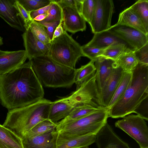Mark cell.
Here are the masks:
<instances>
[{"label":"cell","instance_id":"cell-23","mask_svg":"<svg viewBox=\"0 0 148 148\" xmlns=\"http://www.w3.org/2000/svg\"><path fill=\"white\" fill-rule=\"evenodd\" d=\"M103 107H97L89 104H81L74 108L66 116L57 123L63 124L77 120Z\"/></svg>","mask_w":148,"mask_h":148},{"label":"cell","instance_id":"cell-26","mask_svg":"<svg viewBox=\"0 0 148 148\" xmlns=\"http://www.w3.org/2000/svg\"><path fill=\"white\" fill-rule=\"evenodd\" d=\"M57 124L49 119H46L37 124L23 137H33L43 134L56 129Z\"/></svg>","mask_w":148,"mask_h":148},{"label":"cell","instance_id":"cell-10","mask_svg":"<svg viewBox=\"0 0 148 148\" xmlns=\"http://www.w3.org/2000/svg\"><path fill=\"white\" fill-rule=\"evenodd\" d=\"M108 30L121 38L134 51L148 43V35L132 27L113 25Z\"/></svg>","mask_w":148,"mask_h":148},{"label":"cell","instance_id":"cell-16","mask_svg":"<svg viewBox=\"0 0 148 148\" xmlns=\"http://www.w3.org/2000/svg\"><path fill=\"white\" fill-rule=\"evenodd\" d=\"M115 63L114 60L102 56L98 57L94 60L98 99L104 85L112 73Z\"/></svg>","mask_w":148,"mask_h":148},{"label":"cell","instance_id":"cell-1","mask_svg":"<svg viewBox=\"0 0 148 148\" xmlns=\"http://www.w3.org/2000/svg\"><path fill=\"white\" fill-rule=\"evenodd\" d=\"M44 95L30 60L0 75V101L9 110L34 103L43 98Z\"/></svg>","mask_w":148,"mask_h":148},{"label":"cell","instance_id":"cell-9","mask_svg":"<svg viewBox=\"0 0 148 148\" xmlns=\"http://www.w3.org/2000/svg\"><path fill=\"white\" fill-rule=\"evenodd\" d=\"M95 1L94 12L89 24L94 34L109 29L111 26L114 9L112 0H95Z\"/></svg>","mask_w":148,"mask_h":148},{"label":"cell","instance_id":"cell-17","mask_svg":"<svg viewBox=\"0 0 148 148\" xmlns=\"http://www.w3.org/2000/svg\"><path fill=\"white\" fill-rule=\"evenodd\" d=\"M14 0H0V17L11 27L24 32L25 29L14 5Z\"/></svg>","mask_w":148,"mask_h":148},{"label":"cell","instance_id":"cell-7","mask_svg":"<svg viewBox=\"0 0 148 148\" xmlns=\"http://www.w3.org/2000/svg\"><path fill=\"white\" fill-rule=\"evenodd\" d=\"M53 60L66 66L75 68L76 63L84 57L81 46L67 32L51 41L47 54Z\"/></svg>","mask_w":148,"mask_h":148},{"label":"cell","instance_id":"cell-33","mask_svg":"<svg viewBox=\"0 0 148 148\" xmlns=\"http://www.w3.org/2000/svg\"><path fill=\"white\" fill-rule=\"evenodd\" d=\"M29 12L35 11L49 5L52 0H18Z\"/></svg>","mask_w":148,"mask_h":148},{"label":"cell","instance_id":"cell-4","mask_svg":"<svg viewBox=\"0 0 148 148\" xmlns=\"http://www.w3.org/2000/svg\"><path fill=\"white\" fill-rule=\"evenodd\" d=\"M84 104L101 107L98 104L95 73L69 95L52 102L48 119L57 123L66 116L74 108Z\"/></svg>","mask_w":148,"mask_h":148},{"label":"cell","instance_id":"cell-25","mask_svg":"<svg viewBox=\"0 0 148 148\" xmlns=\"http://www.w3.org/2000/svg\"><path fill=\"white\" fill-rule=\"evenodd\" d=\"M133 72H124L107 107L109 109L123 95L132 78Z\"/></svg>","mask_w":148,"mask_h":148},{"label":"cell","instance_id":"cell-27","mask_svg":"<svg viewBox=\"0 0 148 148\" xmlns=\"http://www.w3.org/2000/svg\"><path fill=\"white\" fill-rule=\"evenodd\" d=\"M94 63V61L90 60L86 64L76 69L75 83L77 85V88L95 73L96 68Z\"/></svg>","mask_w":148,"mask_h":148},{"label":"cell","instance_id":"cell-13","mask_svg":"<svg viewBox=\"0 0 148 148\" xmlns=\"http://www.w3.org/2000/svg\"><path fill=\"white\" fill-rule=\"evenodd\" d=\"M124 73L123 70L115 63L112 73L99 96L98 103L99 106L107 107Z\"/></svg>","mask_w":148,"mask_h":148},{"label":"cell","instance_id":"cell-14","mask_svg":"<svg viewBox=\"0 0 148 148\" xmlns=\"http://www.w3.org/2000/svg\"><path fill=\"white\" fill-rule=\"evenodd\" d=\"M22 36L27 58L29 60L47 54L50 44H45L39 40L29 27L25 29Z\"/></svg>","mask_w":148,"mask_h":148},{"label":"cell","instance_id":"cell-22","mask_svg":"<svg viewBox=\"0 0 148 148\" xmlns=\"http://www.w3.org/2000/svg\"><path fill=\"white\" fill-rule=\"evenodd\" d=\"M0 148H23L22 138L0 124Z\"/></svg>","mask_w":148,"mask_h":148},{"label":"cell","instance_id":"cell-15","mask_svg":"<svg viewBox=\"0 0 148 148\" xmlns=\"http://www.w3.org/2000/svg\"><path fill=\"white\" fill-rule=\"evenodd\" d=\"M27 58L25 50L13 51L0 49V75L10 72L21 66Z\"/></svg>","mask_w":148,"mask_h":148},{"label":"cell","instance_id":"cell-5","mask_svg":"<svg viewBox=\"0 0 148 148\" xmlns=\"http://www.w3.org/2000/svg\"><path fill=\"white\" fill-rule=\"evenodd\" d=\"M30 61L36 75L44 86L69 87L75 83L76 69L62 65L47 55L34 58Z\"/></svg>","mask_w":148,"mask_h":148},{"label":"cell","instance_id":"cell-41","mask_svg":"<svg viewBox=\"0 0 148 148\" xmlns=\"http://www.w3.org/2000/svg\"><path fill=\"white\" fill-rule=\"evenodd\" d=\"M47 12L45 14L39 15L36 16L34 19V20L40 22L44 20L47 16Z\"/></svg>","mask_w":148,"mask_h":148},{"label":"cell","instance_id":"cell-35","mask_svg":"<svg viewBox=\"0 0 148 148\" xmlns=\"http://www.w3.org/2000/svg\"><path fill=\"white\" fill-rule=\"evenodd\" d=\"M14 5L17 10L21 18L23 21L25 29L28 27L29 24L33 20L30 16L29 12L26 10L18 0H14Z\"/></svg>","mask_w":148,"mask_h":148},{"label":"cell","instance_id":"cell-3","mask_svg":"<svg viewBox=\"0 0 148 148\" xmlns=\"http://www.w3.org/2000/svg\"><path fill=\"white\" fill-rule=\"evenodd\" d=\"M51 103L43 98L29 105L9 110L3 125L22 138L37 124L48 119Z\"/></svg>","mask_w":148,"mask_h":148},{"label":"cell","instance_id":"cell-30","mask_svg":"<svg viewBox=\"0 0 148 148\" xmlns=\"http://www.w3.org/2000/svg\"><path fill=\"white\" fill-rule=\"evenodd\" d=\"M95 5V0H79V12L86 22L89 24L93 17Z\"/></svg>","mask_w":148,"mask_h":148},{"label":"cell","instance_id":"cell-19","mask_svg":"<svg viewBox=\"0 0 148 148\" xmlns=\"http://www.w3.org/2000/svg\"><path fill=\"white\" fill-rule=\"evenodd\" d=\"M120 43L126 44L132 49L121 38L108 30L94 34L92 39L86 45L105 49L110 46Z\"/></svg>","mask_w":148,"mask_h":148},{"label":"cell","instance_id":"cell-38","mask_svg":"<svg viewBox=\"0 0 148 148\" xmlns=\"http://www.w3.org/2000/svg\"><path fill=\"white\" fill-rule=\"evenodd\" d=\"M62 8L65 6L78 7L79 0H54Z\"/></svg>","mask_w":148,"mask_h":148},{"label":"cell","instance_id":"cell-21","mask_svg":"<svg viewBox=\"0 0 148 148\" xmlns=\"http://www.w3.org/2000/svg\"><path fill=\"white\" fill-rule=\"evenodd\" d=\"M114 25L130 27L148 34V32L140 18L130 7L125 9L120 14L117 22Z\"/></svg>","mask_w":148,"mask_h":148},{"label":"cell","instance_id":"cell-20","mask_svg":"<svg viewBox=\"0 0 148 148\" xmlns=\"http://www.w3.org/2000/svg\"><path fill=\"white\" fill-rule=\"evenodd\" d=\"M96 138V135L89 134L70 138H64L58 136V135L56 148H80L88 147L95 142Z\"/></svg>","mask_w":148,"mask_h":148},{"label":"cell","instance_id":"cell-12","mask_svg":"<svg viewBox=\"0 0 148 148\" xmlns=\"http://www.w3.org/2000/svg\"><path fill=\"white\" fill-rule=\"evenodd\" d=\"M97 148H130L107 122L96 135Z\"/></svg>","mask_w":148,"mask_h":148},{"label":"cell","instance_id":"cell-39","mask_svg":"<svg viewBox=\"0 0 148 148\" xmlns=\"http://www.w3.org/2000/svg\"><path fill=\"white\" fill-rule=\"evenodd\" d=\"M51 4V3L49 5L37 10L29 12L30 16L32 19L33 20L36 16L39 15L47 13L50 8Z\"/></svg>","mask_w":148,"mask_h":148},{"label":"cell","instance_id":"cell-29","mask_svg":"<svg viewBox=\"0 0 148 148\" xmlns=\"http://www.w3.org/2000/svg\"><path fill=\"white\" fill-rule=\"evenodd\" d=\"M131 50L134 51L128 45L120 43L105 49L102 56L115 61L124 53Z\"/></svg>","mask_w":148,"mask_h":148},{"label":"cell","instance_id":"cell-42","mask_svg":"<svg viewBox=\"0 0 148 148\" xmlns=\"http://www.w3.org/2000/svg\"><path fill=\"white\" fill-rule=\"evenodd\" d=\"M3 44V38L0 36V46Z\"/></svg>","mask_w":148,"mask_h":148},{"label":"cell","instance_id":"cell-24","mask_svg":"<svg viewBox=\"0 0 148 148\" xmlns=\"http://www.w3.org/2000/svg\"><path fill=\"white\" fill-rule=\"evenodd\" d=\"M115 61L124 72H133L139 63L134 51L132 50L124 53Z\"/></svg>","mask_w":148,"mask_h":148},{"label":"cell","instance_id":"cell-18","mask_svg":"<svg viewBox=\"0 0 148 148\" xmlns=\"http://www.w3.org/2000/svg\"><path fill=\"white\" fill-rule=\"evenodd\" d=\"M58 135L56 129L33 137H24L22 138L23 148H57Z\"/></svg>","mask_w":148,"mask_h":148},{"label":"cell","instance_id":"cell-36","mask_svg":"<svg viewBox=\"0 0 148 148\" xmlns=\"http://www.w3.org/2000/svg\"><path fill=\"white\" fill-rule=\"evenodd\" d=\"M134 52L139 63L148 65V43Z\"/></svg>","mask_w":148,"mask_h":148},{"label":"cell","instance_id":"cell-28","mask_svg":"<svg viewBox=\"0 0 148 148\" xmlns=\"http://www.w3.org/2000/svg\"><path fill=\"white\" fill-rule=\"evenodd\" d=\"M129 7L139 17L148 32V0H138Z\"/></svg>","mask_w":148,"mask_h":148},{"label":"cell","instance_id":"cell-6","mask_svg":"<svg viewBox=\"0 0 148 148\" xmlns=\"http://www.w3.org/2000/svg\"><path fill=\"white\" fill-rule=\"evenodd\" d=\"M108 109L103 107L77 120L63 124L57 123L58 136L70 138L87 135H96L107 122Z\"/></svg>","mask_w":148,"mask_h":148},{"label":"cell","instance_id":"cell-32","mask_svg":"<svg viewBox=\"0 0 148 148\" xmlns=\"http://www.w3.org/2000/svg\"><path fill=\"white\" fill-rule=\"evenodd\" d=\"M47 17L41 22L50 23L62 20V9L54 0H52Z\"/></svg>","mask_w":148,"mask_h":148},{"label":"cell","instance_id":"cell-8","mask_svg":"<svg viewBox=\"0 0 148 148\" xmlns=\"http://www.w3.org/2000/svg\"><path fill=\"white\" fill-rule=\"evenodd\" d=\"M145 119L140 114L128 115L115 123L138 144L140 148H148V127Z\"/></svg>","mask_w":148,"mask_h":148},{"label":"cell","instance_id":"cell-34","mask_svg":"<svg viewBox=\"0 0 148 148\" xmlns=\"http://www.w3.org/2000/svg\"><path fill=\"white\" fill-rule=\"evenodd\" d=\"M81 48L84 57H87L91 60L94 61L97 58L102 56L104 51V49L86 45L81 46Z\"/></svg>","mask_w":148,"mask_h":148},{"label":"cell","instance_id":"cell-31","mask_svg":"<svg viewBox=\"0 0 148 148\" xmlns=\"http://www.w3.org/2000/svg\"><path fill=\"white\" fill-rule=\"evenodd\" d=\"M28 27L36 37L41 42L47 45L50 44L51 40L47 30L42 25L33 20L29 24Z\"/></svg>","mask_w":148,"mask_h":148},{"label":"cell","instance_id":"cell-37","mask_svg":"<svg viewBox=\"0 0 148 148\" xmlns=\"http://www.w3.org/2000/svg\"><path fill=\"white\" fill-rule=\"evenodd\" d=\"M60 21H57L50 23L41 21L38 22L43 26L45 28L51 42L54 30L59 24Z\"/></svg>","mask_w":148,"mask_h":148},{"label":"cell","instance_id":"cell-43","mask_svg":"<svg viewBox=\"0 0 148 148\" xmlns=\"http://www.w3.org/2000/svg\"><path fill=\"white\" fill-rule=\"evenodd\" d=\"M80 148H89L88 147H81Z\"/></svg>","mask_w":148,"mask_h":148},{"label":"cell","instance_id":"cell-11","mask_svg":"<svg viewBox=\"0 0 148 148\" xmlns=\"http://www.w3.org/2000/svg\"><path fill=\"white\" fill-rule=\"evenodd\" d=\"M62 9V25L64 30L75 34L86 30V21L77 7L65 6Z\"/></svg>","mask_w":148,"mask_h":148},{"label":"cell","instance_id":"cell-40","mask_svg":"<svg viewBox=\"0 0 148 148\" xmlns=\"http://www.w3.org/2000/svg\"><path fill=\"white\" fill-rule=\"evenodd\" d=\"M64 31L62 26V20H61L54 30L51 41L61 36Z\"/></svg>","mask_w":148,"mask_h":148},{"label":"cell","instance_id":"cell-2","mask_svg":"<svg viewBox=\"0 0 148 148\" xmlns=\"http://www.w3.org/2000/svg\"><path fill=\"white\" fill-rule=\"evenodd\" d=\"M148 96V65L138 63L122 97L108 109V117L123 118L136 110Z\"/></svg>","mask_w":148,"mask_h":148}]
</instances>
